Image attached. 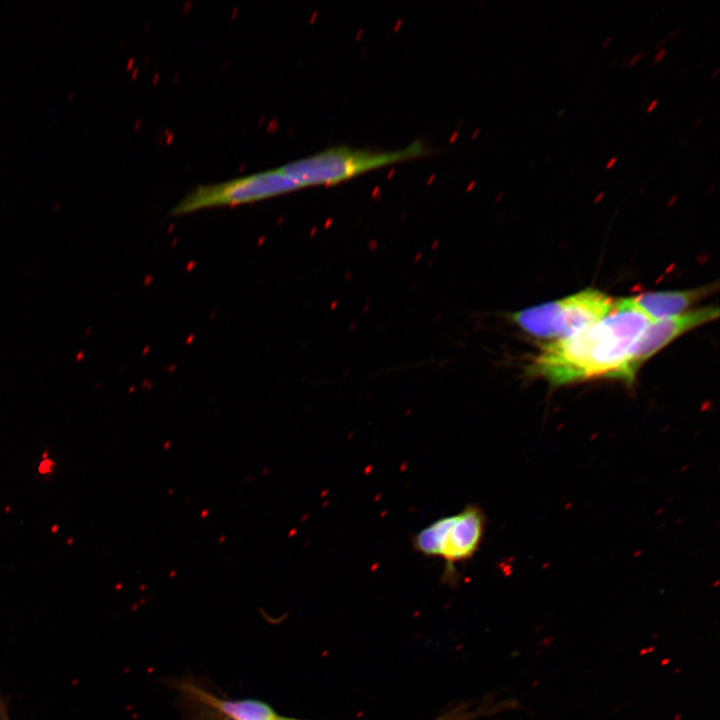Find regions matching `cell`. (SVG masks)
Returning <instances> with one entry per match:
<instances>
[{"label": "cell", "instance_id": "cell-30", "mask_svg": "<svg viewBox=\"0 0 720 720\" xmlns=\"http://www.w3.org/2000/svg\"><path fill=\"white\" fill-rule=\"evenodd\" d=\"M566 125H567V122H565V123L561 126L560 130H562Z\"/></svg>", "mask_w": 720, "mask_h": 720}, {"label": "cell", "instance_id": "cell-8", "mask_svg": "<svg viewBox=\"0 0 720 720\" xmlns=\"http://www.w3.org/2000/svg\"><path fill=\"white\" fill-rule=\"evenodd\" d=\"M717 285L672 291H650L632 297L633 303L652 321L687 312L694 304L711 294Z\"/></svg>", "mask_w": 720, "mask_h": 720}, {"label": "cell", "instance_id": "cell-13", "mask_svg": "<svg viewBox=\"0 0 720 720\" xmlns=\"http://www.w3.org/2000/svg\"><path fill=\"white\" fill-rule=\"evenodd\" d=\"M644 49L639 50L637 53H635L629 60V66H633L643 55Z\"/></svg>", "mask_w": 720, "mask_h": 720}, {"label": "cell", "instance_id": "cell-11", "mask_svg": "<svg viewBox=\"0 0 720 720\" xmlns=\"http://www.w3.org/2000/svg\"><path fill=\"white\" fill-rule=\"evenodd\" d=\"M666 51H667V49H666L664 46L661 47V48L657 51L656 55L654 56V58H653V60H652V62H651V65H655L656 63H658L659 61H661V60L663 59V57L665 56Z\"/></svg>", "mask_w": 720, "mask_h": 720}, {"label": "cell", "instance_id": "cell-9", "mask_svg": "<svg viewBox=\"0 0 720 720\" xmlns=\"http://www.w3.org/2000/svg\"><path fill=\"white\" fill-rule=\"evenodd\" d=\"M682 30H683V25H680V26H678L677 28H675L673 31H670L665 37L661 38V39L655 44L654 48L657 49V48H658L661 44H663L664 42H666V41H668V40H670V39L675 38L677 35H679V34L681 33Z\"/></svg>", "mask_w": 720, "mask_h": 720}, {"label": "cell", "instance_id": "cell-28", "mask_svg": "<svg viewBox=\"0 0 720 720\" xmlns=\"http://www.w3.org/2000/svg\"><path fill=\"white\" fill-rule=\"evenodd\" d=\"M714 187H715V184H713V185L709 188V190H708L707 193H710V192L714 189Z\"/></svg>", "mask_w": 720, "mask_h": 720}, {"label": "cell", "instance_id": "cell-5", "mask_svg": "<svg viewBox=\"0 0 720 720\" xmlns=\"http://www.w3.org/2000/svg\"><path fill=\"white\" fill-rule=\"evenodd\" d=\"M296 190L295 183L278 167L220 183L199 185L172 208L171 215L249 204Z\"/></svg>", "mask_w": 720, "mask_h": 720}, {"label": "cell", "instance_id": "cell-16", "mask_svg": "<svg viewBox=\"0 0 720 720\" xmlns=\"http://www.w3.org/2000/svg\"><path fill=\"white\" fill-rule=\"evenodd\" d=\"M612 39H613L612 35H609L608 37H606L605 40L602 42L601 47L602 48L606 47L611 42Z\"/></svg>", "mask_w": 720, "mask_h": 720}, {"label": "cell", "instance_id": "cell-1", "mask_svg": "<svg viewBox=\"0 0 720 720\" xmlns=\"http://www.w3.org/2000/svg\"><path fill=\"white\" fill-rule=\"evenodd\" d=\"M650 322L631 298L616 299L613 311L600 321L542 345L526 371L553 386L600 377L616 379L631 346Z\"/></svg>", "mask_w": 720, "mask_h": 720}, {"label": "cell", "instance_id": "cell-25", "mask_svg": "<svg viewBox=\"0 0 720 720\" xmlns=\"http://www.w3.org/2000/svg\"><path fill=\"white\" fill-rule=\"evenodd\" d=\"M51 531H52V532H57V531H58V525H53Z\"/></svg>", "mask_w": 720, "mask_h": 720}, {"label": "cell", "instance_id": "cell-4", "mask_svg": "<svg viewBox=\"0 0 720 720\" xmlns=\"http://www.w3.org/2000/svg\"><path fill=\"white\" fill-rule=\"evenodd\" d=\"M615 305L616 299L607 294L586 289L523 309L519 315V324L530 336L558 340L600 321L613 311Z\"/></svg>", "mask_w": 720, "mask_h": 720}, {"label": "cell", "instance_id": "cell-15", "mask_svg": "<svg viewBox=\"0 0 720 720\" xmlns=\"http://www.w3.org/2000/svg\"><path fill=\"white\" fill-rule=\"evenodd\" d=\"M616 161H617V156H613L612 158H610V159L608 160V162H607L606 165H605V168H606V169L611 168V167L615 164Z\"/></svg>", "mask_w": 720, "mask_h": 720}, {"label": "cell", "instance_id": "cell-17", "mask_svg": "<svg viewBox=\"0 0 720 720\" xmlns=\"http://www.w3.org/2000/svg\"><path fill=\"white\" fill-rule=\"evenodd\" d=\"M274 720H301V719L291 718V717H284V716H278V715H277Z\"/></svg>", "mask_w": 720, "mask_h": 720}, {"label": "cell", "instance_id": "cell-20", "mask_svg": "<svg viewBox=\"0 0 720 720\" xmlns=\"http://www.w3.org/2000/svg\"><path fill=\"white\" fill-rule=\"evenodd\" d=\"M565 111H566L565 109L558 110L556 117L558 118V117L562 116Z\"/></svg>", "mask_w": 720, "mask_h": 720}, {"label": "cell", "instance_id": "cell-23", "mask_svg": "<svg viewBox=\"0 0 720 720\" xmlns=\"http://www.w3.org/2000/svg\"><path fill=\"white\" fill-rule=\"evenodd\" d=\"M719 69H720V68L717 67V68L714 70V72L711 74V78H714V77L717 75V73L719 72Z\"/></svg>", "mask_w": 720, "mask_h": 720}, {"label": "cell", "instance_id": "cell-24", "mask_svg": "<svg viewBox=\"0 0 720 720\" xmlns=\"http://www.w3.org/2000/svg\"><path fill=\"white\" fill-rule=\"evenodd\" d=\"M74 93H75L74 90H70L68 92V99H71L73 97Z\"/></svg>", "mask_w": 720, "mask_h": 720}, {"label": "cell", "instance_id": "cell-18", "mask_svg": "<svg viewBox=\"0 0 720 720\" xmlns=\"http://www.w3.org/2000/svg\"><path fill=\"white\" fill-rule=\"evenodd\" d=\"M703 118H704L703 116H700L699 118H697L696 121L694 122L693 126L697 127L701 123Z\"/></svg>", "mask_w": 720, "mask_h": 720}, {"label": "cell", "instance_id": "cell-3", "mask_svg": "<svg viewBox=\"0 0 720 720\" xmlns=\"http://www.w3.org/2000/svg\"><path fill=\"white\" fill-rule=\"evenodd\" d=\"M486 517L476 504H468L458 513L441 517L412 538L415 552L440 558L445 564L443 578L455 581L456 566L471 560L484 538Z\"/></svg>", "mask_w": 720, "mask_h": 720}, {"label": "cell", "instance_id": "cell-22", "mask_svg": "<svg viewBox=\"0 0 720 720\" xmlns=\"http://www.w3.org/2000/svg\"><path fill=\"white\" fill-rule=\"evenodd\" d=\"M648 102H649V98H648V97H645V98L643 99V101L641 102V107L644 106L645 104H648Z\"/></svg>", "mask_w": 720, "mask_h": 720}, {"label": "cell", "instance_id": "cell-21", "mask_svg": "<svg viewBox=\"0 0 720 720\" xmlns=\"http://www.w3.org/2000/svg\"><path fill=\"white\" fill-rule=\"evenodd\" d=\"M618 58H619L618 56H615V57L612 59V61L610 62L609 66H610V67L613 66V65L615 64V62H617Z\"/></svg>", "mask_w": 720, "mask_h": 720}, {"label": "cell", "instance_id": "cell-14", "mask_svg": "<svg viewBox=\"0 0 720 720\" xmlns=\"http://www.w3.org/2000/svg\"><path fill=\"white\" fill-rule=\"evenodd\" d=\"M657 103H658V99H653V100L647 105V108H646L647 112H651V111L654 109V107L657 105Z\"/></svg>", "mask_w": 720, "mask_h": 720}, {"label": "cell", "instance_id": "cell-26", "mask_svg": "<svg viewBox=\"0 0 720 720\" xmlns=\"http://www.w3.org/2000/svg\"><path fill=\"white\" fill-rule=\"evenodd\" d=\"M551 157H552L551 155L546 157L544 163L547 164L550 161Z\"/></svg>", "mask_w": 720, "mask_h": 720}, {"label": "cell", "instance_id": "cell-10", "mask_svg": "<svg viewBox=\"0 0 720 720\" xmlns=\"http://www.w3.org/2000/svg\"><path fill=\"white\" fill-rule=\"evenodd\" d=\"M53 467H54L53 461H51L50 459H47V458H46V459H45L44 461H42L41 464L39 465V473H41V474H47V473H49V472L52 470Z\"/></svg>", "mask_w": 720, "mask_h": 720}, {"label": "cell", "instance_id": "cell-7", "mask_svg": "<svg viewBox=\"0 0 720 720\" xmlns=\"http://www.w3.org/2000/svg\"><path fill=\"white\" fill-rule=\"evenodd\" d=\"M187 710V720H274L277 714L255 699H226L215 696L192 680L175 683Z\"/></svg>", "mask_w": 720, "mask_h": 720}, {"label": "cell", "instance_id": "cell-6", "mask_svg": "<svg viewBox=\"0 0 720 720\" xmlns=\"http://www.w3.org/2000/svg\"><path fill=\"white\" fill-rule=\"evenodd\" d=\"M718 315L717 306H707L650 322L631 346L616 379L633 383L639 368L654 354L684 333L717 319Z\"/></svg>", "mask_w": 720, "mask_h": 720}, {"label": "cell", "instance_id": "cell-2", "mask_svg": "<svg viewBox=\"0 0 720 720\" xmlns=\"http://www.w3.org/2000/svg\"><path fill=\"white\" fill-rule=\"evenodd\" d=\"M428 152L426 144L420 139L393 150L337 145L291 161L279 168L299 190L337 185L376 169L422 157Z\"/></svg>", "mask_w": 720, "mask_h": 720}, {"label": "cell", "instance_id": "cell-29", "mask_svg": "<svg viewBox=\"0 0 720 720\" xmlns=\"http://www.w3.org/2000/svg\"><path fill=\"white\" fill-rule=\"evenodd\" d=\"M603 194H604V193L601 192V193L597 196L596 201L599 200V199L603 196Z\"/></svg>", "mask_w": 720, "mask_h": 720}, {"label": "cell", "instance_id": "cell-19", "mask_svg": "<svg viewBox=\"0 0 720 720\" xmlns=\"http://www.w3.org/2000/svg\"><path fill=\"white\" fill-rule=\"evenodd\" d=\"M630 58H631V56H630V55H627V56L625 57V59L622 61L621 65H622V66L626 65L627 62L630 60Z\"/></svg>", "mask_w": 720, "mask_h": 720}, {"label": "cell", "instance_id": "cell-27", "mask_svg": "<svg viewBox=\"0 0 720 720\" xmlns=\"http://www.w3.org/2000/svg\"><path fill=\"white\" fill-rule=\"evenodd\" d=\"M657 15H658V11L653 14V17L651 18V21H653V20L657 17Z\"/></svg>", "mask_w": 720, "mask_h": 720}, {"label": "cell", "instance_id": "cell-12", "mask_svg": "<svg viewBox=\"0 0 720 720\" xmlns=\"http://www.w3.org/2000/svg\"><path fill=\"white\" fill-rule=\"evenodd\" d=\"M463 716L459 715V713H449L439 719L436 720H462Z\"/></svg>", "mask_w": 720, "mask_h": 720}]
</instances>
